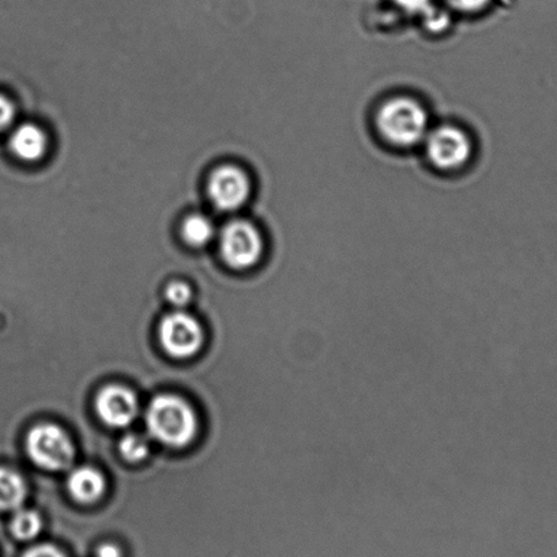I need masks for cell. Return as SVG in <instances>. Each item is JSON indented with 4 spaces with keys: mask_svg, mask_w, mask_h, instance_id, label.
Returning <instances> with one entry per match:
<instances>
[{
    "mask_svg": "<svg viewBox=\"0 0 557 557\" xmlns=\"http://www.w3.org/2000/svg\"><path fill=\"white\" fill-rule=\"evenodd\" d=\"M145 420L150 435L170 447L190 445L198 431L194 409L183 398L171 394L156 397L146 410Z\"/></svg>",
    "mask_w": 557,
    "mask_h": 557,
    "instance_id": "1",
    "label": "cell"
},
{
    "mask_svg": "<svg viewBox=\"0 0 557 557\" xmlns=\"http://www.w3.org/2000/svg\"><path fill=\"white\" fill-rule=\"evenodd\" d=\"M376 124L388 143L409 148L425 137L429 115L418 101L409 97H396L381 107Z\"/></svg>",
    "mask_w": 557,
    "mask_h": 557,
    "instance_id": "2",
    "label": "cell"
},
{
    "mask_svg": "<svg viewBox=\"0 0 557 557\" xmlns=\"http://www.w3.org/2000/svg\"><path fill=\"white\" fill-rule=\"evenodd\" d=\"M220 252L226 264L235 270L257 267L263 257L261 231L247 220H232L220 232Z\"/></svg>",
    "mask_w": 557,
    "mask_h": 557,
    "instance_id": "3",
    "label": "cell"
},
{
    "mask_svg": "<svg viewBox=\"0 0 557 557\" xmlns=\"http://www.w3.org/2000/svg\"><path fill=\"white\" fill-rule=\"evenodd\" d=\"M26 451L32 462L51 472L70 468L74 461L73 442L61 426L40 424L26 436Z\"/></svg>",
    "mask_w": 557,
    "mask_h": 557,
    "instance_id": "4",
    "label": "cell"
},
{
    "mask_svg": "<svg viewBox=\"0 0 557 557\" xmlns=\"http://www.w3.org/2000/svg\"><path fill=\"white\" fill-rule=\"evenodd\" d=\"M251 191V178L239 165H220L208 178L210 202L220 212L232 213L242 209L250 199Z\"/></svg>",
    "mask_w": 557,
    "mask_h": 557,
    "instance_id": "5",
    "label": "cell"
},
{
    "mask_svg": "<svg viewBox=\"0 0 557 557\" xmlns=\"http://www.w3.org/2000/svg\"><path fill=\"white\" fill-rule=\"evenodd\" d=\"M159 335L162 348L176 359L197 355L205 338L201 324L186 312H172L162 319Z\"/></svg>",
    "mask_w": 557,
    "mask_h": 557,
    "instance_id": "6",
    "label": "cell"
},
{
    "mask_svg": "<svg viewBox=\"0 0 557 557\" xmlns=\"http://www.w3.org/2000/svg\"><path fill=\"white\" fill-rule=\"evenodd\" d=\"M426 153L434 165L441 170H458L467 164L472 156V143L463 129L442 126L429 135Z\"/></svg>",
    "mask_w": 557,
    "mask_h": 557,
    "instance_id": "7",
    "label": "cell"
},
{
    "mask_svg": "<svg viewBox=\"0 0 557 557\" xmlns=\"http://www.w3.org/2000/svg\"><path fill=\"white\" fill-rule=\"evenodd\" d=\"M138 408L134 393L119 385L102 388L96 398L97 414L102 423L112 429H124L132 424L137 418Z\"/></svg>",
    "mask_w": 557,
    "mask_h": 557,
    "instance_id": "8",
    "label": "cell"
},
{
    "mask_svg": "<svg viewBox=\"0 0 557 557\" xmlns=\"http://www.w3.org/2000/svg\"><path fill=\"white\" fill-rule=\"evenodd\" d=\"M10 150L24 162H39L45 159L50 139L40 126L35 123H24L10 134Z\"/></svg>",
    "mask_w": 557,
    "mask_h": 557,
    "instance_id": "9",
    "label": "cell"
},
{
    "mask_svg": "<svg viewBox=\"0 0 557 557\" xmlns=\"http://www.w3.org/2000/svg\"><path fill=\"white\" fill-rule=\"evenodd\" d=\"M67 488L70 495L81 505H94L104 495L107 483L99 470L81 467L70 473Z\"/></svg>",
    "mask_w": 557,
    "mask_h": 557,
    "instance_id": "10",
    "label": "cell"
},
{
    "mask_svg": "<svg viewBox=\"0 0 557 557\" xmlns=\"http://www.w3.org/2000/svg\"><path fill=\"white\" fill-rule=\"evenodd\" d=\"M182 237L188 246L194 248H202L213 242L218 228L213 220L201 213L187 215L182 224Z\"/></svg>",
    "mask_w": 557,
    "mask_h": 557,
    "instance_id": "11",
    "label": "cell"
},
{
    "mask_svg": "<svg viewBox=\"0 0 557 557\" xmlns=\"http://www.w3.org/2000/svg\"><path fill=\"white\" fill-rule=\"evenodd\" d=\"M26 497L25 481L18 473L0 468V511L17 510Z\"/></svg>",
    "mask_w": 557,
    "mask_h": 557,
    "instance_id": "12",
    "label": "cell"
},
{
    "mask_svg": "<svg viewBox=\"0 0 557 557\" xmlns=\"http://www.w3.org/2000/svg\"><path fill=\"white\" fill-rule=\"evenodd\" d=\"M42 522L39 513L32 510H21L15 513L10 530L15 539L29 541L39 535Z\"/></svg>",
    "mask_w": 557,
    "mask_h": 557,
    "instance_id": "13",
    "label": "cell"
},
{
    "mask_svg": "<svg viewBox=\"0 0 557 557\" xmlns=\"http://www.w3.org/2000/svg\"><path fill=\"white\" fill-rule=\"evenodd\" d=\"M119 451L128 462H140L148 457L149 445L145 437L137 434H128L121 441Z\"/></svg>",
    "mask_w": 557,
    "mask_h": 557,
    "instance_id": "14",
    "label": "cell"
},
{
    "mask_svg": "<svg viewBox=\"0 0 557 557\" xmlns=\"http://www.w3.org/2000/svg\"><path fill=\"white\" fill-rule=\"evenodd\" d=\"M165 295L168 301H170L171 305L175 307L187 306L188 302H190L193 296L190 286L181 283V281H176V283L168 285Z\"/></svg>",
    "mask_w": 557,
    "mask_h": 557,
    "instance_id": "15",
    "label": "cell"
},
{
    "mask_svg": "<svg viewBox=\"0 0 557 557\" xmlns=\"http://www.w3.org/2000/svg\"><path fill=\"white\" fill-rule=\"evenodd\" d=\"M15 115V107L13 101L4 95H0V134L7 133L8 129L13 127Z\"/></svg>",
    "mask_w": 557,
    "mask_h": 557,
    "instance_id": "16",
    "label": "cell"
},
{
    "mask_svg": "<svg viewBox=\"0 0 557 557\" xmlns=\"http://www.w3.org/2000/svg\"><path fill=\"white\" fill-rule=\"evenodd\" d=\"M453 8L461 10L463 13H474L484 9L490 0H448Z\"/></svg>",
    "mask_w": 557,
    "mask_h": 557,
    "instance_id": "17",
    "label": "cell"
},
{
    "mask_svg": "<svg viewBox=\"0 0 557 557\" xmlns=\"http://www.w3.org/2000/svg\"><path fill=\"white\" fill-rule=\"evenodd\" d=\"M396 3L408 13H425L431 8V0H396Z\"/></svg>",
    "mask_w": 557,
    "mask_h": 557,
    "instance_id": "18",
    "label": "cell"
},
{
    "mask_svg": "<svg viewBox=\"0 0 557 557\" xmlns=\"http://www.w3.org/2000/svg\"><path fill=\"white\" fill-rule=\"evenodd\" d=\"M24 557H64L61 550L53 545H37L26 552Z\"/></svg>",
    "mask_w": 557,
    "mask_h": 557,
    "instance_id": "19",
    "label": "cell"
},
{
    "mask_svg": "<svg viewBox=\"0 0 557 557\" xmlns=\"http://www.w3.org/2000/svg\"><path fill=\"white\" fill-rule=\"evenodd\" d=\"M97 557H122V552L116 545L104 544L97 549Z\"/></svg>",
    "mask_w": 557,
    "mask_h": 557,
    "instance_id": "20",
    "label": "cell"
}]
</instances>
